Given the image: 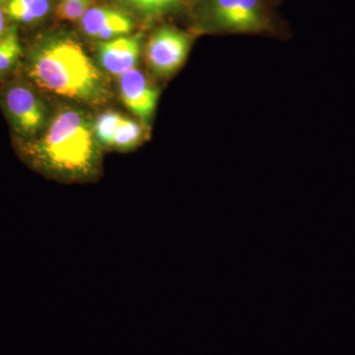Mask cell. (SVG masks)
I'll return each mask as SVG.
<instances>
[{
	"label": "cell",
	"mask_w": 355,
	"mask_h": 355,
	"mask_svg": "<svg viewBox=\"0 0 355 355\" xmlns=\"http://www.w3.org/2000/svg\"><path fill=\"white\" fill-rule=\"evenodd\" d=\"M19 141L21 156L44 174L80 181L99 170L101 155L94 123L80 110H60L38 137Z\"/></svg>",
	"instance_id": "obj_1"
},
{
	"label": "cell",
	"mask_w": 355,
	"mask_h": 355,
	"mask_svg": "<svg viewBox=\"0 0 355 355\" xmlns=\"http://www.w3.org/2000/svg\"><path fill=\"white\" fill-rule=\"evenodd\" d=\"M25 70L33 85L51 94L87 104H101L108 97L101 70L69 35L37 40L26 55Z\"/></svg>",
	"instance_id": "obj_2"
},
{
	"label": "cell",
	"mask_w": 355,
	"mask_h": 355,
	"mask_svg": "<svg viewBox=\"0 0 355 355\" xmlns=\"http://www.w3.org/2000/svg\"><path fill=\"white\" fill-rule=\"evenodd\" d=\"M190 13L193 31L202 34L284 37L288 31L270 0H198Z\"/></svg>",
	"instance_id": "obj_3"
},
{
	"label": "cell",
	"mask_w": 355,
	"mask_h": 355,
	"mask_svg": "<svg viewBox=\"0 0 355 355\" xmlns=\"http://www.w3.org/2000/svg\"><path fill=\"white\" fill-rule=\"evenodd\" d=\"M2 107L20 140L38 137L48 123L46 105L30 84L12 83L1 93Z\"/></svg>",
	"instance_id": "obj_4"
},
{
	"label": "cell",
	"mask_w": 355,
	"mask_h": 355,
	"mask_svg": "<svg viewBox=\"0 0 355 355\" xmlns=\"http://www.w3.org/2000/svg\"><path fill=\"white\" fill-rule=\"evenodd\" d=\"M193 36L174 25L159 26L149 37L146 46V60L155 76L168 78L183 67L188 58Z\"/></svg>",
	"instance_id": "obj_5"
},
{
	"label": "cell",
	"mask_w": 355,
	"mask_h": 355,
	"mask_svg": "<svg viewBox=\"0 0 355 355\" xmlns=\"http://www.w3.org/2000/svg\"><path fill=\"white\" fill-rule=\"evenodd\" d=\"M135 25L132 15L108 6H93L79 20L81 32L99 43L130 35Z\"/></svg>",
	"instance_id": "obj_6"
},
{
	"label": "cell",
	"mask_w": 355,
	"mask_h": 355,
	"mask_svg": "<svg viewBox=\"0 0 355 355\" xmlns=\"http://www.w3.org/2000/svg\"><path fill=\"white\" fill-rule=\"evenodd\" d=\"M121 102L132 114L149 121L157 106L159 90L141 70L137 67L119 76Z\"/></svg>",
	"instance_id": "obj_7"
},
{
	"label": "cell",
	"mask_w": 355,
	"mask_h": 355,
	"mask_svg": "<svg viewBox=\"0 0 355 355\" xmlns=\"http://www.w3.org/2000/svg\"><path fill=\"white\" fill-rule=\"evenodd\" d=\"M141 34L128 35L99 43L97 60L105 71L114 76L135 69L142 50Z\"/></svg>",
	"instance_id": "obj_8"
},
{
	"label": "cell",
	"mask_w": 355,
	"mask_h": 355,
	"mask_svg": "<svg viewBox=\"0 0 355 355\" xmlns=\"http://www.w3.org/2000/svg\"><path fill=\"white\" fill-rule=\"evenodd\" d=\"M120 8L141 21L153 24L184 10H190L198 0H114Z\"/></svg>",
	"instance_id": "obj_9"
},
{
	"label": "cell",
	"mask_w": 355,
	"mask_h": 355,
	"mask_svg": "<svg viewBox=\"0 0 355 355\" xmlns=\"http://www.w3.org/2000/svg\"><path fill=\"white\" fill-rule=\"evenodd\" d=\"M4 12L9 21L31 26L43 21L51 10V0H7Z\"/></svg>",
	"instance_id": "obj_10"
},
{
	"label": "cell",
	"mask_w": 355,
	"mask_h": 355,
	"mask_svg": "<svg viewBox=\"0 0 355 355\" xmlns=\"http://www.w3.org/2000/svg\"><path fill=\"white\" fill-rule=\"evenodd\" d=\"M24 50L21 44L17 27L11 26L10 30L0 39V78L10 73L23 57Z\"/></svg>",
	"instance_id": "obj_11"
},
{
	"label": "cell",
	"mask_w": 355,
	"mask_h": 355,
	"mask_svg": "<svg viewBox=\"0 0 355 355\" xmlns=\"http://www.w3.org/2000/svg\"><path fill=\"white\" fill-rule=\"evenodd\" d=\"M144 128L139 123L123 116L114 135L112 147L121 150L132 149L139 146L144 139Z\"/></svg>",
	"instance_id": "obj_12"
},
{
	"label": "cell",
	"mask_w": 355,
	"mask_h": 355,
	"mask_svg": "<svg viewBox=\"0 0 355 355\" xmlns=\"http://www.w3.org/2000/svg\"><path fill=\"white\" fill-rule=\"evenodd\" d=\"M123 116L114 111L103 113L94 123L96 139L103 146L112 147L114 135Z\"/></svg>",
	"instance_id": "obj_13"
},
{
	"label": "cell",
	"mask_w": 355,
	"mask_h": 355,
	"mask_svg": "<svg viewBox=\"0 0 355 355\" xmlns=\"http://www.w3.org/2000/svg\"><path fill=\"white\" fill-rule=\"evenodd\" d=\"M95 0H58L55 17L60 21L76 22L94 6Z\"/></svg>",
	"instance_id": "obj_14"
},
{
	"label": "cell",
	"mask_w": 355,
	"mask_h": 355,
	"mask_svg": "<svg viewBox=\"0 0 355 355\" xmlns=\"http://www.w3.org/2000/svg\"><path fill=\"white\" fill-rule=\"evenodd\" d=\"M8 18H7L6 12H4L3 6H0V39L6 36L11 26L8 25Z\"/></svg>",
	"instance_id": "obj_15"
},
{
	"label": "cell",
	"mask_w": 355,
	"mask_h": 355,
	"mask_svg": "<svg viewBox=\"0 0 355 355\" xmlns=\"http://www.w3.org/2000/svg\"><path fill=\"white\" fill-rule=\"evenodd\" d=\"M270 2L273 4V6H277V4L280 3V2L284 1V0H270Z\"/></svg>",
	"instance_id": "obj_16"
},
{
	"label": "cell",
	"mask_w": 355,
	"mask_h": 355,
	"mask_svg": "<svg viewBox=\"0 0 355 355\" xmlns=\"http://www.w3.org/2000/svg\"><path fill=\"white\" fill-rule=\"evenodd\" d=\"M6 1L7 0H0V6H3V4L6 3Z\"/></svg>",
	"instance_id": "obj_17"
}]
</instances>
